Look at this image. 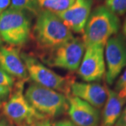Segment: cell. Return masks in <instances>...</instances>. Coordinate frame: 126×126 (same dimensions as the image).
I'll return each mask as SVG.
<instances>
[{
	"mask_svg": "<svg viewBox=\"0 0 126 126\" xmlns=\"http://www.w3.org/2000/svg\"><path fill=\"white\" fill-rule=\"evenodd\" d=\"M121 27L120 19L105 6L100 5L91 11L83 32L82 40L86 47L103 46Z\"/></svg>",
	"mask_w": 126,
	"mask_h": 126,
	"instance_id": "2",
	"label": "cell"
},
{
	"mask_svg": "<svg viewBox=\"0 0 126 126\" xmlns=\"http://www.w3.org/2000/svg\"><path fill=\"white\" fill-rule=\"evenodd\" d=\"M67 113L77 126H98L100 121L99 110L90 104L74 96H68Z\"/></svg>",
	"mask_w": 126,
	"mask_h": 126,
	"instance_id": "11",
	"label": "cell"
},
{
	"mask_svg": "<svg viewBox=\"0 0 126 126\" xmlns=\"http://www.w3.org/2000/svg\"><path fill=\"white\" fill-rule=\"evenodd\" d=\"M104 6L117 16L126 14V0H105Z\"/></svg>",
	"mask_w": 126,
	"mask_h": 126,
	"instance_id": "18",
	"label": "cell"
},
{
	"mask_svg": "<svg viewBox=\"0 0 126 126\" xmlns=\"http://www.w3.org/2000/svg\"><path fill=\"white\" fill-rule=\"evenodd\" d=\"M52 126H77L69 120H62L55 123Z\"/></svg>",
	"mask_w": 126,
	"mask_h": 126,
	"instance_id": "21",
	"label": "cell"
},
{
	"mask_svg": "<svg viewBox=\"0 0 126 126\" xmlns=\"http://www.w3.org/2000/svg\"><path fill=\"white\" fill-rule=\"evenodd\" d=\"M115 91L120 97L126 99V69L118 79L116 83Z\"/></svg>",
	"mask_w": 126,
	"mask_h": 126,
	"instance_id": "19",
	"label": "cell"
},
{
	"mask_svg": "<svg viewBox=\"0 0 126 126\" xmlns=\"http://www.w3.org/2000/svg\"><path fill=\"white\" fill-rule=\"evenodd\" d=\"M25 81L18 80L11 91L9 100L3 103L5 116L16 126H29L48 118L38 112L27 101L23 94Z\"/></svg>",
	"mask_w": 126,
	"mask_h": 126,
	"instance_id": "3",
	"label": "cell"
},
{
	"mask_svg": "<svg viewBox=\"0 0 126 126\" xmlns=\"http://www.w3.org/2000/svg\"><path fill=\"white\" fill-rule=\"evenodd\" d=\"M115 126H126V107L122 111L121 115Z\"/></svg>",
	"mask_w": 126,
	"mask_h": 126,
	"instance_id": "20",
	"label": "cell"
},
{
	"mask_svg": "<svg viewBox=\"0 0 126 126\" xmlns=\"http://www.w3.org/2000/svg\"><path fill=\"white\" fill-rule=\"evenodd\" d=\"M25 96L38 112L47 118L57 117L68 110V96L36 83L28 86Z\"/></svg>",
	"mask_w": 126,
	"mask_h": 126,
	"instance_id": "4",
	"label": "cell"
},
{
	"mask_svg": "<svg viewBox=\"0 0 126 126\" xmlns=\"http://www.w3.org/2000/svg\"><path fill=\"white\" fill-rule=\"evenodd\" d=\"M31 36V24L23 11L9 7L0 15V36L10 46L25 44Z\"/></svg>",
	"mask_w": 126,
	"mask_h": 126,
	"instance_id": "5",
	"label": "cell"
},
{
	"mask_svg": "<svg viewBox=\"0 0 126 126\" xmlns=\"http://www.w3.org/2000/svg\"><path fill=\"white\" fill-rule=\"evenodd\" d=\"M105 79L112 85L126 66V43L123 35L116 34L110 38L105 45Z\"/></svg>",
	"mask_w": 126,
	"mask_h": 126,
	"instance_id": "8",
	"label": "cell"
},
{
	"mask_svg": "<svg viewBox=\"0 0 126 126\" xmlns=\"http://www.w3.org/2000/svg\"><path fill=\"white\" fill-rule=\"evenodd\" d=\"M21 58L25 64L29 77L36 84L69 96L71 86L74 82L73 78L58 75L31 55L23 53Z\"/></svg>",
	"mask_w": 126,
	"mask_h": 126,
	"instance_id": "6",
	"label": "cell"
},
{
	"mask_svg": "<svg viewBox=\"0 0 126 126\" xmlns=\"http://www.w3.org/2000/svg\"><path fill=\"white\" fill-rule=\"evenodd\" d=\"M0 126H5L4 124H2V123H0Z\"/></svg>",
	"mask_w": 126,
	"mask_h": 126,
	"instance_id": "27",
	"label": "cell"
},
{
	"mask_svg": "<svg viewBox=\"0 0 126 126\" xmlns=\"http://www.w3.org/2000/svg\"><path fill=\"white\" fill-rule=\"evenodd\" d=\"M108 90L106 86L97 83L73 82L71 86L73 96L80 98L97 109L102 108L106 102Z\"/></svg>",
	"mask_w": 126,
	"mask_h": 126,
	"instance_id": "12",
	"label": "cell"
},
{
	"mask_svg": "<svg viewBox=\"0 0 126 126\" xmlns=\"http://www.w3.org/2000/svg\"><path fill=\"white\" fill-rule=\"evenodd\" d=\"M86 50L83 40L77 37L54 49L44 52L41 58L46 64L74 72L77 70Z\"/></svg>",
	"mask_w": 126,
	"mask_h": 126,
	"instance_id": "7",
	"label": "cell"
},
{
	"mask_svg": "<svg viewBox=\"0 0 126 126\" xmlns=\"http://www.w3.org/2000/svg\"><path fill=\"white\" fill-rule=\"evenodd\" d=\"M2 98H1V96H0V108H1V106H2V105H3V104L1 103V100H2Z\"/></svg>",
	"mask_w": 126,
	"mask_h": 126,
	"instance_id": "25",
	"label": "cell"
},
{
	"mask_svg": "<svg viewBox=\"0 0 126 126\" xmlns=\"http://www.w3.org/2000/svg\"><path fill=\"white\" fill-rule=\"evenodd\" d=\"M11 0H0V15L8 9Z\"/></svg>",
	"mask_w": 126,
	"mask_h": 126,
	"instance_id": "22",
	"label": "cell"
},
{
	"mask_svg": "<svg viewBox=\"0 0 126 126\" xmlns=\"http://www.w3.org/2000/svg\"><path fill=\"white\" fill-rule=\"evenodd\" d=\"M0 68L18 80L28 79L29 75L20 50L13 46H0Z\"/></svg>",
	"mask_w": 126,
	"mask_h": 126,
	"instance_id": "13",
	"label": "cell"
},
{
	"mask_svg": "<svg viewBox=\"0 0 126 126\" xmlns=\"http://www.w3.org/2000/svg\"><path fill=\"white\" fill-rule=\"evenodd\" d=\"M93 0H75L67 9L57 14L66 26L75 33H83L92 11Z\"/></svg>",
	"mask_w": 126,
	"mask_h": 126,
	"instance_id": "10",
	"label": "cell"
},
{
	"mask_svg": "<svg viewBox=\"0 0 126 126\" xmlns=\"http://www.w3.org/2000/svg\"><path fill=\"white\" fill-rule=\"evenodd\" d=\"M126 99L120 97L115 90L109 89L104 104L101 126H115L121 116Z\"/></svg>",
	"mask_w": 126,
	"mask_h": 126,
	"instance_id": "14",
	"label": "cell"
},
{
	"mask_svg": "<svg viewBox=\"0 0 126 126\" xmlns=\"http://www.w3.org/2000/svg\"><path fill=\"white\" fill-rule=\"evenodd\" d=\"M122 34H123V36L126 38V18L124 20L123 23V26H122Z\"/></svg>",
	"mask_w": 126,
	"mask_h": 126,
	"instance_id": "24",
	"label": "cell"
},
{
	"mask_svg": "<svg viewBox=\"0 0 126 126\" xmlns=\"http://www.w3.org/2000/svg\"><path fill=\"white\" fill-rule=\"evenodd\" d=\"M10 7L20 11H28L36 16L41 11L36 0H11Z\"/></svg>",
	"mask_w": 126,
	"mask_h": 126,
	"instance_id": "17",
	"label": "cell"
},
{
	"mask_svg": "<svg viewBox=\"0 0 126 126\" xmlns=\"http://www.w3.org/2000/svg\"><path fill=\"white\" fill-rule=\"evenodd\" d=\"M29 126H51V124H50V122L48 120V118H47L44 121L37 122V123H35Z\"/></svg>",
	"mask_w": 126,
	"mask_h": 126,
	"instance_id": "23",
	"label": "cell"
},
{
	"mask_svg": "<svg viewBox=\"0 0 126 126\" xmlns=\"http://www.w3.org/2000/svg\"><path fill=\"white\" fill-rule=\"evenodd\" d=\"M78 74L86 83L102 80L106 74L104 47H86Z\"/></svg>",
	"mask_w": 126,
	"mask_h": 126,
	"instance_id": "9",
	"label": "cell"
},
{
	"mask_svg": "<svg viewBox=\"0 0 126 126\" xmlns=\"http://www.w3.org/2000/svg\"><path fill=\"white\" fill-rule=\"evenodd\" d=\"M75 0H36L41 10L57 14L67 9Z\"/></svg>",
	"mask_w": 126,
	"mask_h": 126,
	"instance_id": "15",
	"label": "cell"
},
{
	"mask_svg": "<svg viewBox=\"0 0 126 126\" xmlns=\"http://www.w3.org/2000/svg\"><path fill=\"white\" fill-rule=\"evenodd\" d=\"M1 44H2V39H1V38L0 36V46L1 45Z\"/></svg>",
	"mask_w": 126,
	"mask_h": 126,
	"instance_id": "26",
	"label": "cell"
},
{
	"mask_svg": "<svg viewBox=\"0 0 126 126\" xmlns=\"http://www.w3.org/2000/svg\"><path fill=\"white\" fill-rule=\"evenodd\" d=\"M32 36L37 48L46 52L67 43L74 36L57 14L41 10L36 16Z\"/></svg>",
	"mask_w": 126,
	"mask_h": 126,
	"instance_id": "1",
	"label": "cell"
},
{
	"mask_svg": "<svg viewBox=\"0 0 126 126\" xmlns=\"http://www.w3.org/2000/svg\"><path fill=\"white\" fill-rule=\"evenodd\" d=\"M14 77L0 68V96L2 99L10 95L16 84Z\"/></svg>",
	"mask_w": 126,
	"mask_h": 126,
	"instance_id": "16",
	"label": "cell"
}]
</instances>
